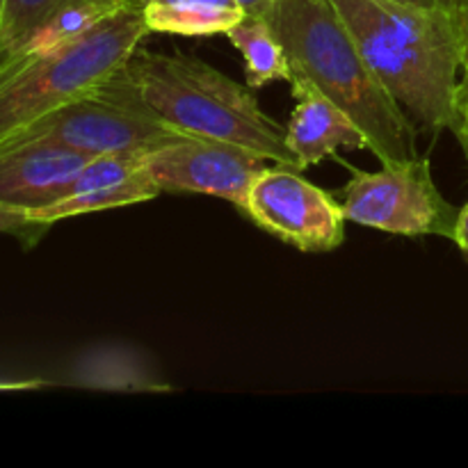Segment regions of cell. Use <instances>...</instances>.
I'll list each match as a JSON object with an SVG mask.
<instances>
[{"mask_svg":"<svg viewBox=\"0 0 468 468\" xmlns=\"http://www.w3.org/2000/svg\"><path fill=\"white\" fill-rule=\"evenodd\" d=\"M158 195L160 187L144 167V154L96 155L85 165L62 199L46 208L30 210V215L37 222L53 227L78 215L144 204Z\"/></svg>","mask_w":468,"mask_h":468,"instance_id":"obj_10","label":"cell"},{"mask_svg":"<svg viewBox=\"0 0 468 468\" xmlns=\"http://www.w3.org/2000/svg\"><path fill=\"white\" fill-rule=\"evenodd\" d=\"M439 7L446 12L451 21L462 69H464V76H468V0H439Z\"/></svg>","mask_w":468,"mask_h":468,"instance_id":"obj_17","label":"cell"},{"mask_svg":"<svg viewBox=\"0 0 468 468\" xmlns=\"http://www.w3.org/2000/svg\"><path fill=\"white\" fill-rule=\"evenodd\" d=\"M402 3H414V5H423V7H437L439 0H402Z\"/></svg>","mask_w":468,"mask_h":468,"instance_id":"obj_23","label":"cell"},{"mask_svg":"<svg viewBox=\"0 0 468 468\" xmlns=\"http://www.w3.org/2000/svg\"><path fill=\"white\" fill-rule=\"evenodd\" d=\"M39 387H44V382H37V379H30V382H0V391H23V388Z\"/></svg>","mask_w":468,"mask_h":468,"instance_id":"obj_21","label":"cell"},{"mask_svg":"<svg viewBox=\"0 0 468 468\" xmlns=\"http://www.w3.org/2000/svg\"><path fill=\"white\" fill-rule=\"evenodd\" d=\"M455 101H457V108H460V114H466L468 112V76H464L460 82H457Z\"/></svg>","mask_w":468,"mask_h":468,"instance_id":"obj_20","label":"cell"},{"mask_svg":"<svg viewBox=\"0 0 468 468\" xmlns=\"http://www.w3.org/2000/svg\"><path fill=\"white\" fill-rule=\"evenodd\" d=\"M3 14H5V0H0V32H3Z\"/></svg>","mask_w":468,"mask_h":468,"instance_id":"obj_24","label":"cell"},{"mask_svg":"<svg viewBox=\"0 0 468 468\" xmlns=\"http://www.w3.org/2000/svg\"><path fill=\"white\" fill-rule=\"evenodd\" d=\"M268 158L238 144L204 137H178L144 154V167L160 192L218 197L245 208L254 178Z\"/></svg>","mask_w":468,"mask_h":468,"instance_id":"obj_8","label":"cell"},{"mask_svg":"<svg viewBox=\"0 0 468 468\" xmlns=\"http://www.w3.org/2000/svg\"><path fill=\"white\" fill-rule=\"evenodd\" d=\"M457 137H460L462 146H464L468 154V112L462 114V123H460V131H457Z\"/></svg>","mask_w":468,"mask_h":468,"instance_id":"obj_22","label":"cell"},{"mask_svg":"<svg viewBox=\"0 0 468 468\" xmlns=\"http://www.w3.org/2000/svg\"><path fill=\"white\" fill-rule=\"evenodd\" d=\"M242 213L265 233L309 254L334 251L346 242L341 201L288 165H268L254 178Z\"/></svg>","mask_w":468,"mask_h":468,"instance_id":"obj_7","label":"cell"},{"mask_svg":"<svg viewBox=\"0 0 468 468\" xmlns=\"http://www.w3.org/2000/svg\"><path fill=\"white\" fill-rule=\"evenodd\" d=\"M297 78L318 87L384 160L416 154V123L379 82L332 0H277L265 14Z\"/></svg>","mask_w":468,"mask_h":468,"instance_id":"obj_3","label":"cell"},{"mask_svg":"<svg viewBox=\"0 0 468 468\" xmlns=\"http://www.w3.org/2000/svg\"><path fill=\"white\" fill-rule=\"evenodd\" d=\"M350 172L338 190L347 222L391 236L452 238L460 208L439 192L428 158L384 160L378 172Z\"/></svg>","mask_w":468,"mask_h":468,"instance_id":"obj_5","label":"cell"},{"mask_svg":"<svg viewBox=\"0 0 468 468\" xmlns=\"http://www.w3.org/2000/svg\"><path fill=\"white\" fill-rule=\"evenodd\" d=\"M361 55L388 94L416 126L452 131L462 123L457 108L460 50L441 7L402 0H332Z\"/></svg>","mask_w":468,"mask_h":468,"instance_id":"obj_2","label":"cell"},{"mask_svg":"<svg viewBox=\"0 0 468 468\" xmlns=\"http://www.w3.org/2000/svg\"><path fill=\"white\" fill-rule=\"evenodd\" d=\"M452 242L460 247V251L464 254V259L468 261V201L460 208V215H457V224L455 231H452Z\"/></svg>","mask_w":468,"mask_h":468,"instance_id":"obj_18","label":"cell"},{"mask_svg":"<svg viewBox=\"0 0 468 468\" xmlns=\"http://www.w3.org/2000/svg\"><path fill=\"white\" fill-rule=\"evenodd\" d=\"M229 41L240 50L245 59V78L251 90L270 82L295 80L286 48L265 16H245L236 27L227 32Z\"/></svg>","mask_w":468,"mask_h":468,"instance_id":"obj_14","label":"cell"},{"mask_svg":"<svg viewBox=\"0 0 468 468\" xmlns=\"http://www.w3.org/2000/svg\"><path fill=\"white\" fill-rule=\"evenodd\" d=\"M48 229L50 224L37 222L30 210L0 201V233L18 238L23 247H35L48 233Z\"/></svg>","mask_w":468,"mask_h":468,"instance_id":"obj_16","label":"cell"},{"mask_svg":"<svg viewBox=\"0 0 468 468\" xmlns=\"http://www.w3.org/2000/svg\"><path fill=\"white\" fill-rule=\"evenodd\" d=\"M101 87L181 135L229 142L274 165L300 169L288 149L286 128L263 112L254 90L195 55L137 48Z\"/></svg>","mask_w":468,"mask_h":468,"instance_id":"obj_1","label":"cell"},{"mask_svg":"<svg viewBox=\"0 0 468 468\" xmlns=\"http://www.w3.org/2000/svg\"><path fill=\"white\" fill-rule=\"evenodd\" d=\"M291 87L295 110L286 123V142L302 172L327 158H336L338 149H370L366 133L318 87L297 76Z\"/></svg>","mask_w":468,"mask_h":468,"instance_id":"obj_11","label":"cell"},{"mask_svg":"<svg viewBox=\"0 0 468 468\" xmlns=\"http://www.w3.org/2000/svg\"><path fill=\"white\" fill-rule=\"evenodd\" d=\"M142 16L158 35L215 37L236 27L245 9L238 0H144Z\"/></svg>","mask_w":468,"mask_h":468,"instance_id":"obj_12","label":"cell"},{"mask_svg":"<svg viewBox=\"0 0 468 468\" xmlns=\"http://www.w3.org/2000/svg\"><path fill=\"white\" fill-rule=\"evenodd\" d=\"M73 384L108 391H172L158 375L151 370L144 356L128 347H99L78 364L73 373Z\"/></svg>","mask_w":468,"mask_h":468,"instance_id":"obj_13","label":"cell"},{"mask_svg":"<svg viewBox=\"0 0 468 468\" xmlns=\"http://www.w3.org/2000/svg\"><path fill=\"white\" fill-rule=\"evenodd\" d=\"M69 0H5L3 32H0V58L26 39L44 18Z\"/></svg>","mask_w":468,"mask_h":468,"instance_id":"obj_15","label":"cell"},{"mask_svg":"<svg viewBox=\"0 0 468 468\" xmlns=\"http://www.w3.org/2000/svg\"><path fill=\"white\" fill-rule=\"evenodd\" d=\"M91 155L55 140H23L0 146V201L39 210L62 199Z\"/></svg>","mask_w":468,"mask_h":468,"instance_id":"obj_9","label":"cell"},{"mask_svg":"<svg viewBox=\"0 0 468 468\" xmlns=\"http://www.w3.org/2000/svg\"><path fill=\"white\" fill-rule=\"evenodd\" d=\"M238 3L245 9V16H265L277 0H238Z\"/></svg>","mask_w":468,"mask_h":468,"instance_id":"obj_19","label":"cell"},{"mask_svg":"<svg viewBox=\"0 0 468 468\" xmlns=\"http://www.w3.org/2000/svg\"><path fill=\"white\" fill-rule=\"evenodd\" d=\"M55 140L64 146L91 155L146 154L167 142L178 140V131L169 128L154 114L108 94L103 87L64 103L46 117L18 131L5 144L23 140ZM0 144V146H5Z\"/></svg>","mask_w":468,"mask_h":468,"instance_id":"obj_6","label":"cell"},{"mask_svg":"<svg viewBox=\"0 0 468 468\" xmlns=\"http://www.w3.org/2000/svg\"><path fill=\"white\" fill-rule=\"evenodd\" d=\"M149 35L142 5H128L58 50L0 71V144L64 103L99 90Z\"/></svg>","mask_w":468,"mask_h":468,"instance_id":"obj_4","label":"cell"}]
</instances>
